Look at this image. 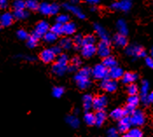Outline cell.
Wrapping results in <instances>:
<instances>
[{"label": "cell", "mask_w": 153, "mask_h": 137, "mask_svg": "<svg viewBox=\"0 0 153 137\" xmlns=\"http://www.w3.org/2000/svg\"><path fill=\"white\" fill-rule=\"evenodd\" d=\"M41 14L50 16V15H56L59 12V6L57 4H49L47 2H43L39 4V9Z\"/></svg>", "instance_id": "obj_1"}, {"label": "cell", "mask_w": 153, "mask_h": 137, "mask_svg": "<svg viewBox=\"0 0 153 137\" xmlns=\"http://www.w3.org/2000/svg\"><path fill=\"white\" fill-rule=\"evenodd\" d=\"M126 54L133 58H145L146 52L145 50L139 45L133 44L126 47Z\"/></svg>", "instance_id": "obj_2"}, {"label": "cell", "mask_w": 153, "mask_h": 137, "mask_svg": "<svg viewBox=\"0 0 153 137\" xmlns=\"http://www.w3.org/2000/svg\"><path fill=\"white\" fill-rule=\"evenodd\" d=\"M130 119L131 124L134 127H141L146 121L145 114H143V111L139 110V109H136L132 114H130Z\"/></svg>", "instance_id": "obj_3"}, {"label": "cell", "mask_w": 153, "mask_h": 137, "mask_svg": "<svg viewBox=\"0 0 153 137\" xmlns=\"http://www.w3.org/2000/svg\"><path fill=\"white\" fill-rule=\"evenodd\" d=\"M91 75L96 80H103L108 77V68L102 63L97 64L91 70Z\"/></svg>", "instance_id": "obj_4"}, {"label": "cell", "mask_w": 153, "mask_h": 137, "mask_svg": "<svg viewBox=\"0 0 153 137\" xmlns=\"http://www.w3.org/2000/svg\"><path fill=\"white\" fill-rule=\"evenodd\" d=\"M49 29H50L49 23L45 21V20H42V21L39 22L36 24L35 28H34V30L33 32V35L35 36L36 38H38V39H40L47 33V32L49 31Z\"/></svg>", "instance_id": "obj_5"}, {"label": "cell", "mask_w": 153, "mask_h": 137, "mask_svg": "<svg viewBox=\"0 0 153 137\" xmlns=\"http://www.w3.org/2000/svg\"><path fill=\"white\" fill-rule=\"evenodd\" d=\"M96 53L97 54L102 58L107 57L110 55L111 53V48L108 41L105 40H101V42L96 46Z\"/></svg>", "instance_id": "obj_6"}, {"label": "cell", "mask_w": 153, "mask_h": 137, "mask_svg": "<svg viewBox=\"0 0 153 137\" xmlns=\"http://www.w3.org/2000/svg\"><path fill=\"white\" fill-rule=\"evenodd\" d=\"M101 87L108 93H114L117 91L118 88L117 81L110 78L109 79L105 78L102 80L101 83Z\"/></svg>", "instance_id": "obj_7"}, {"label": "cell", "mask_w": 153, "mask_h": 137, "mask_svg": "<svg viewBox=\"0 0 153 137\" xmlns=\"http://www.w3.org/2000/svg\"><path fill=\"white\" fill-rule=\"evenodd\" d=\"M132 7V0H121L117 2H114L110 8L113 10H119L123 12H129Z\"/></svg>", "instance_id": "obj_8"}, {"label": "cell", "mask_w": 153, "mask_h": 137, "mask_svg": "<svg viewBox=\"0 0 153 137\" xmlns=\"http://www.w3.org/2000/svg\"><path fill=\"white\" fill-rule=\"evenodd\" d=\"M108 105V98L105 95H98L93 99V108L96 111L103 110Z\"/></svg>", "instance_id": "obj_9"}, {"label": "cell", "mask_w": 153, "mask_h": 137, "mask_svg": "<svg viewBox=\"0 0 153 137\" xmlns=\"http://www.w3.org/2000/svg\"><path fill=\"white\" fill-rule=\"evenodd\" d=\"M131 126H132V124H131V121H130V116L129 115H127V116L124 115L123 118H121L118 121L117 130L120 133L125 134L127 131L130 130Z\"/></svg>", "instance_id": "obj_10"}, {"label": "cell", "mask_w": 153, "mask_h": 137, "mask_svg": "<svg viewBox=\"0 0 153 137\" xmlns=\"http://www.w3.org/2000/svg\"><path fill=\"white\" fill-rule=\"evenodd\" d=\"M56 54L54 53V52L53 51L52 48H47V49H44L40 54H39V57L40 59L45 62V63H52L53 60H55L56 59Z\"/></svg>", "instance_id": "obj_11"}, {"label": "cell", "mask_w": 153, "mask_h": 137, "mask_svg": "<svg viewBox=\"0 0 153 137\" xmlns=\"http://www.w3.org/2000/svg\"><path fill=\"white\" fill-rule=\"evenodd\" d=\"M124 73V71L122 67H119L117 66H115L108 71V77H109L110 79L113 80H119L123 77Z\"/></svg>", "instance_id": "obj_12"}, {"label": "cell", "mask_w": 153, "mask_h": 137, "mask_svg": "<svg viewBox=\"0 0 153 137\" xmlns=\"http://www.w3.org/2000/svg\"><path fill=\"white\" fill-rule=\"evenodd\" d=\"M67 71H68V65L59 63L58 61H56L52 67V72L56 76H63Z\"/></svg>", "instance_id": "obj_13"}, {"label": "cell", "mask_w": 153, "mask_h": 137, "mask_svg": "<svg viewBox=\"0 0 153 137\" xmlns=\"http://www.w3.org/2000/svg\"><path fill=\"white\" fill-rule=\"evenodd\" d=\"M14 20V16L10 12H5L0 15V24L1 26L7 27L11 25Z\"/></svg>", "instance_id": "obj_14"}, {"label": "cell", "mask_w": 153, "mask_h": 137, "mask_svg": "<svg viewBox=\"0 0 153 137\" xmlns=\"http://www.w3.org/2000/svg\"><path fill=\"white\" fill-rule=\"evenodd\" d=\"M96 53V46L94 44L92 45H83L82 47V57L88 59L94 56Z\"/></svg>", "instance_id": "obj_15"}, {"label": "cell", "mask_w": 153, "mask_h": 137, "mask_svg": "<svg viewBox=\"0 0 153 137\" xmlns=\"http://www.w3.org/2000/svg\"><path fill=\"white\" fill-rule=\"evenodd\" d=\"M63 7L68 11V12H71L74 16H76L78 19H85V14L83 13V12L77 6L75 5H72V4H63Z\"/></svg>", "instance_id": "obj_16"}, {"label": "cell", "mask_w": 153, "mask_h": 137, "mask_svg": "<svg viewBox=\"0 0 153 137\" xmlns=\"http://www.w3.org/2000/svg\"><path fill=\"white\" fill-rule=\"evenodd\" d=\"M94 29L95 31V33H97V35L99 36V38L102 40H105V41H109V35L108 33V32L106 31V29L99 24H94Z\"/></svg>", "instance_id": "obj_17"}, {"label": "cell", "mask_w": 153, "mask_h": 137, "mask_svg": "<svg viewBox=\"0 0 153 137\" xmlns=\"http://www.w3.org/2000/svg\"><path fill=\"white\" fill-rule=\"evenodd\" d=\"M113 42H114V45L117 47H125L128 45V40H127V38H126V35L121 34V33H117L114 36L113 38Z\"/></svg>", "instance_id": "obj_18"}, {"label": "cell", "mask_w": 153, "mask_h": 137, "mask_svg": "<svg viewBox=\"0 0 153 137\" xmlns=\"http://www.w3.org/2000/svg\"><path fill=\"white\" fill-rule=\"evenodd\" d=\"M76 32V25L74 22H67L62 24V34L72 35Z\"/></svg>", "instance_id": "obj_19"}, {"label": "cell", "mask_w": 153, "mask_h": 137, "mask_svg": "<svg viewBox=\"0 0 153 137\" xmlns=\"http://www.w3.org/2000/svg\"><path fill=\"white\" fill-rule=\"evenodd\" d=\"M123 83L124 84H130V83H134L136 80L138 79V75L137 73H131V72H127V73H124L123 77L121 78Z\"/></svg>", "instance_id": "obj_20"}, {"label": "cell", "mask_w": 153, "mask_h": 137, "mask_svg": "<svg viewBox=\"0 0 153 137\" xmlns=\"http://www.w3.org/2000/svg\"><path fill=\"white\" fill-rule=\"evenodd\" d=\"M91 76V69L89 67H83L74 76V80H82V79H89Z\"/></svg>", "instance_id": "obj_21"}, {"label": "cell", "mask_w": 153, "mask_h": 137, "mask_svg": "<svg viewBox=\"0 0 153 137\" xmlns=\"http://www.w3.org/2000/svg\"><path fill=\"white\" fill-rule=\"evenodd\" d=\"M106 119L107 114L103 110L97 111V113L94 114V125L98 126V127L102 126L106 121Z\"/></svg>", "instance_id": "obj_22"}, {"label": "cell", "mask_w": 153, "mask_h": 137, "mask_svg": "<svg viewBox=\"0 0 153 137\" xmlns=\"http://www.w3.org/2000/svg\"><path fill=\"white\" fill-rule=\"evenodd\" d=\"M93 96L89 93H87L85 95H83L82 97V102H83V107L86 111L89 110L92 107L93 105Z\"/></svg>", "instance_id": "obj_23"}, {"label": "cell", "mask_w": 153, "mask_h": 137, "mask_svg": "<svg viewBox=\"0 0 153 137\" xmlns=\"http://www.w3.org/2000/svg\"><path fill=\"white\" fill-rule=\"evenodd\" d=\"M117 29L118 33L121 34L127 35L129 33V28L127 23L123 20V19H119L117 23Z\"/></svg>", "instance_id": "obj_24"}, {"label": "cell", "mask_w": 153, "mask_h": 137, "mask_svg": "<svg viewBox=\"0 0 153 137\" xmlns=\"http://www.w3.org/2000/svg\"><path fill=\"white\" fill-rule=\"evenodd\" d=\"M102 64L106 67L107 68H111L115 66H117V59L111 55H108L107 57L103 58Z\"/></svg>", "instance_id": "obj_25"}, {"label": "cell", "mask_w": 153, "mask_h": 137, "mask_svg": "<svg viewBox=\"0 0 153 137\" xmlns=\"http://www.w3.org/2000/svg\"><path fill=\"white\" fill-rule=\"evenodd\" d=\"M143 133L141 129L138 127H135L133 128L130 127V130L127 131L125 134H124V136L126 137H141L143 136Z\"/></svg>", "instance_id": "obj_26"}, {"label": "cell", "mask_w": 153, "mask_h": 137, "mask_svg": "<svg viewBox=\"0 0 153 137\" xmlns=\"http://www.w3.org/2000/svg\"><path fill=\"white\" fill-rule=\"evenodd\" d=\"M125 115L124 113V110L123 108H121V107H117L116 109H114L113 111L110 112L109 116L111 117V119L115 120V121H119L121 118H123V116Z\"/></svg>", "instance_id": "obj_27"}, {"label": "cell", "mask_w": 153, "mask_h": 137, "mask_svg": "<svg viewBox=\"0 0 153 137\" xmlns=\"http://www.w3.org/2000/svg\"><path fill=\"white\" fill-rule=\"evenodd\" d=\"M66 122L73 128H77L80 126V120L76 115H68L66 118Z\"/></svg>", "instance_id": "obj_28"}, {"label": "cell", "mask_w": 153, "mask_h": 137, "mask_svg": "<svg viewBox=\"0 0 153 137\" xmlns=\"http://www.w3.org/2000/svg\"><path fill=\"white\" fill-rule=\"evenodd\" d=\"M14 19L21 20V19H25L29 16V12H27L25 9H21V10H15L13 12Z\"/></svg>", "instance_id": "obj_29"}, {"label": "cell", "mask_w": 153, "mask_h": 137, "mask_svg": "<svg viewBox=\"0 0 153 137\" xmlns=\"http://www.w3.org/2000/svg\"><path fill=\"white\" fill-rule=\"evenodd\" d=\"M75 81H76L77 87L81 90H86L91 86V81L89 79H82V80H75Z\"/></svg>", "instance_id": "obj_30"}, {"label": "cell", "mask_w": 153, "mask_h": 137, "mask_svg": "<svg viewBox=\"0 0 153 137\" xmlns=\"http://www.w3.org/2000/svg\"><path fill=\"white\" fill-rule=\"evenodd\" d=\"M43 38H44V40L47 43L52 44V43H54L57 40L58 35H56L54 33H53L52 31H48L47 33L43 36Z\"/></svg>", "instance_id": "obj_31"}, {"label": "cell", "mask_w": 153, "mask_h": 137, "mask_svg": "<svg viewBox=\"0 0 153 137\" xmlns=\"http://www.w3.org/2000/svg\"><path fill=\"white\" fill-rule=\"evenodd\" d=\"M39 4L38 0H26L25 1V8L31 10V11H36L39 9Z\"/></svg>", "instance_id": "obj_32"}, {"label": "cell", "mask_w": 153, "mask_h": 137, "mask_svg": "<svg viewBox=\"0 0 153 137\" xmlns=\"http://www.w3.org/2000/svg\"><path fill=\"white\" fill-rule=\"evenodd\" d=\"M59 46H61L62 49L68 50L73 46V40L69 38H63L59 42Z\"/></svg>", "instance_id": "obj_33"}, {"label": "cell", "mask_w": 153, "mask_h": 137, "mask_svg": "<svg viewBox=\"0 0 153 137\" xmlns=\"http://www.w3.org/2000/svg\"><path fill=\"white\" fill-rule=\"evenodd\" d=\"M140 103V98L137 95V94H134V95H130L128 100H127V104L131 105L135 107H137Z\"/></svg>", "instance_id": "obj_34"}, {"label": "cell", "mask_w": 153, "mask_h": 137, "mask_svg": "<svg viewBox=\"0 0 153 137\" xmlns=\"http://www.w3.org/2000/svg\"><path fill=\"white\" fill-rule=\"evenodd\" d=\"M83 120H84V121H85V123L87 125H94V114L90 113V112H88V113L85 114L84 117H83Z\"/></svg>", "instance_id": "obj_35"}, {"label": "cell", "mask_w": 153, "mask_h": 137, "mask_svg": "<svg viewBox=\"0 0 153 137\" xmlns=\"http://www.w3.org/2000/svg\"><path fill=\"white\" fill-rule=\"evenodd\" d=\"M26 40H27L26 44H27V46H28L29 48H34V47H36V46H38L39 39L36 38L35 36H33V35L29 36L28 39H27Z\"/></svg>", "instance_id": "obj_36"}, {"label": "cell", "mask_w": 153, "mask_h": 137, "mask_svg": "<svg viewBox=\"0 0 153 137\" xmlns=\"http://www.w3.org/2000/svg\"><path fill=\"white\" fill-rule=\"evenodd\" d=\"M150 90V84L147 80H143L141 84V88H140V92H141V96L143 95H148V93Z\"/></svg>", "instance_id": "obj_37"}, {"label": "cell", "mask_w": 153, "mask_h": 137, "mask_svg": "<svg viewBox=\"0 0 153 137\" xmlns=\"http://www.w3.org/2000/svg\"><path fill=\"white\" fill-rule=\"evenodd\" d=\"M127 93L130 95L137 94V93H138V87L135 83H130V84H128V86H127Z\"/></svg>", "instance_id": "obj_38"}, {"label": "cell", "mask_w": 153, "mask_h": 137, "mask_svg": "<svg viewBox=\"0 0 153 137\" xmlns=\"http://www.w3.org/2000/svg\"><path fill=\"white\" fill-rule=\"evenodd\" d=\"M95 37L94 35H87L85 37H83V42H82V46L83 45H92V44H94L95 43Z\"/></svg>", "instance_id": "obj_39"}, {"label": "cell", "mask_w": 153, "mask_h": 137, "mask_svg": "<svg viewBox=\"0 0 153 137\" xmlns=\"http://www.w3.org/2000/svg\"><path fill=\"white\" fill-rule=\"evenodd\" d=\"M52 93L55 98H60L64 93V88L62 87H54L53 88Z\"/></svg>", "instance_id": "obj_40"}, {"label": "cell", "mask_w": 153, "mask_h": 137, "mask_svg": "<svg viewBox=\"0 0 153 137\" xmlns=\"http://www.w3.org/2000/svg\"><path fill=\"white\" fill-rule=\"evenodd\" d=\"M14 10H21L25 9V2L24 0H15L12 4Z\"/></svg>", "instance_id": "obj_41"}, {"label": "cell", "mask_w": 153, "mask_h": 137, "mask_svg": "<svg viewBox=\"0 0 153 137\" xmlns=\"http://www.w3.org/2000/svg\"><path fill=\"white\" fill-rule=\"evenodd\" d=\"M82 42H83V36L82 34H76L74 39H73V44H74L76 47H80V46H82Z\"/></svg>", "instance_id": "obj_42"}, {"label": "cell", "mask_w": 153, "mask_h": 137, "mask_svg": "<svg viewBox=\"0 0 153 137\" xmlns=\"http://www.w3.org/2000/svg\"><path fill=\"white\" fill-rule=\"evenodd\" d=\"M68 21H69V16H68V14L62 13V14H59V15L57 16L56 22H58V23L63 24L67 23V22H68Z\"/></svg>", "instance_id": "obj_43"}, {"label": "cell", "mask_w": 153, "mask_h": 137, "mask_svg": "<svg viewBox=\"0 0 153 137\" xmlns=\"http://www.w3.org/2000/svg\"><path fill=\"white\" fill-rule=\"evenodd\" d=\"M51 31H52L53 33H54L56 35H58V36H59V35H61L62 34V24L58 23V22H56V24H54L52 26Z\"/></svg>", "instance_id": "obj_44"}, {"label": "cell", "mask_w": 153, "mask_h": 137, "mask_svg": "<svg viewBox=\"0 0 153 137\" xmlns=\"http://www.w3.org/2000/svg\"><path fill=\"white\" fill-rule=\"evenodd\" d=\"M17 37L19 39H21V40H26L28 39V37H29V34H28V33L25 30L20 29V30H19L17 32Z\"/></svg>", "instance_id": "obj_45"}, {"label": "cell", "mask_w": 153, "mask_h": 137, "mask_svg": "<svg viewBox=\"0 0 153 137\" xmlns=\"http://www.w3.org/2000/svg\"><path fill=\"white\" fill-rule=\"evenodd\" d=\"M56 61H58L59 63H62V64L68 65V63L69 61V58H68V56L67 54H65V53H60V54H59L58 58H57V60Z\"/></svg>", "instance_id": "obj_46"}, {"label": "cell", "mask_w": 153, "mask_h": 137, "mask_svg": "<svg viewBox=\"0 0 153 137\" xmlns=\"http://www.w3.org/2000/svg\"><path fill=\"white\" fill-rule=\"evenodd\" d=\"M123 110H124L125 115H129V116H130V114H132V113L136 110V107H133V106H131V105L127 104V105L125 106V107L123 108Z\"/></svg>", "instance_id": "obj_47"}, {"label": "cell", "mask_w": 153, "mask_h": 137, "mask_svg": "<svg viewBox=\"0 0 153 137\" xmlns=\"http://www.w3.org/2000/svg\"><path fill=\"white\" fill-rule=\"evenodd\" d=\"M71 63H72V65L78 67H80L82 65V59L79 56H75V57H74L71 59Z\"/></svg>", "instance_id": "obj_48"}, {"label": "cell", "mask_w": 153, "mask_h": 137, "mask_svg": "<svg viewBox=\"0 0 153 137\" xmlns=\"http://www.w3.org/2000/svg\"><path fill=\"white\" fill-rule=\"evenodd\" d=\"M107 134L109 137H117L118 136V130H117L114 127H110V128H108Z\"/></svg>", "instance_id": "obj_49"}, {"label": "cell", "mask_w": 153, "mask_h": 137, "mask_svg": "<svg viewBox=\"0 0 153 137\" xmlns=\"http://www.w3.org/2000/svg\"><path fill=\"white\" fill-rule=\"evenodd\" d=\"M145 64L148 67L153 69V58L145 57Z\"/></svg>", "instance_id": "obj_50"}, {"label": "cell", "mask_w": 153, "mask_h": 137, "mask_svg": "<svg viewBox=\"0 0 153 137\" xmlns=\"http://www.w3.org/2000/svg\"><path fill=\"white\" fill-rule=\"evenodd\" d=\"M9 5L8 0H0V10H5L7 9Z\"/></svg>", "instance_id": "obj_51"}, {"label": "cell", "mask_w": 153, "mask_h": 137, "mask_svg": "<svg viewBox=\"0 0 153 137\" xmlns=\"http://www.w3.org/2000/svg\"><path fill=\"white\" fill-rule=\"evenodd\" d=\"M52 49H53V51L54 52V53L56 54V55H59L61 53V51H62V48H61V46H54L52 47Z\"/></svg>", "instance_id": "obj_52"}, {"label": "cell", "mask_w": 153, "mask_h": 137, "mask_svg": "<svg viewBox=\"0 0 153 137\" xmlns=\"http://www.w3.org/2000/svg\"><path fill=\"white\" fill-rule=\"evenodd\" d=\"M141 102L144 105V106H148L150 104V101L148 99V95H143L141 96Z\"/></svg>", "instance_id": "obj_53"}, {"label": "cell", "mask_w": 153, "mask_h": 137, "mask_svg": "<svg viewBox=\"0 0 153 137\" xmlns=\"http://www.w3.org/2000/svg\"><path fill=\"white\" fill-rule=\"evenodd\" d=\"M18 57H20L21 59H24L26 61H34L35 60V57L34 56H18Z\"/></svg>", "instance_id": "obj_54"}, {"label": "cell", "mask_w": 153, "mask_h": 137, "mask_svg": "<svg viewBox=\"0 0 153 137\" xmlns=\"http://www.w3.org/2000/svg\"><path fill=\"white\" fill-rule=\"evenodd\" d=\"M76 70H77V67H75V66H74V65H71L70 67H68V71H69L71 73L76 72Z\"/></svg>", "instance_id": "obj_55"}, {"label": "cell", "mask_w": 153, "mask_h": 137, "mask_svg": "<svg viewBox=\"0 0 153 137\" xmlns=\"http://www.w3.org/2000/svg\"><path fill=\"white\" fill-rule=\"evenodd\" d=\"M86 2H88L90 4H98L100 0H86Z\"/></svg>", "instance_id": "obj_56"}, {"label": "cell", "mask_w": 153, "mask_h": 137, "mask_svg": "<svg viewBox=\"0 0 153 137\" xmlns=\"http://www.w3.org/2000/svg\"><path fill=\"white\" fill-rule=\"evenodd\" d=\"M148 99L150 101V103H153V91L148 94Z\"/></svg>", "instance_id": "obj_57"}, {"label": "cell", "mask_w": 153, "mask_h": 137, "mask_svg": "<svg viewBox=\"0 0 153 137\" xmlns=\"http://www.w3.org/2000/svg\"><path fill=\"white\" fill-rule=\"evenodd\" d=\"M82 0H71V2L73 3V4H78V3H80Z\"/></svg>", "instance_id": "obj_58"}, {"label": "cell", "mask_w": 153, "mask_h": 137, "mask_svg": "<svg viewBox=\"0 0 153 137\" xmlns=\"http://www.w3.org/2000/svg\"><path fill=\"white\" fill-rule=\"evenodd\" d=\"M151 57L153 58V47L152 48V50H151Z\"/></svg>", "instance_id": "obj_59"}, {"label": "cell", "mask_w": 153, "mask_h": 137, "mask_svg": "<svg viewBox=\"0 0 153 137\" xmlns=\"http://www.w3.org/2000/svg\"><path fill=\"white\" fill-rule=\"evenodd\" d=\"M96 10H97L96 7H92V8H91V11H93V12H95Z\"/></svg>", "instance_id": "obj_60"}, {"label": "cell", "mask_w": 153, "mask_h": 137, "mask_svg": "<svg viewBox=\"0 0 153 137\" xmlns=\"http://www.w3.org/2000/svg\"><path fill=\"white\" fill-rule=\"evenodd\" d=\"M0 29H1V24H0Z\"/></svg>", "instance_id": "obj_61"}]
</instances>
